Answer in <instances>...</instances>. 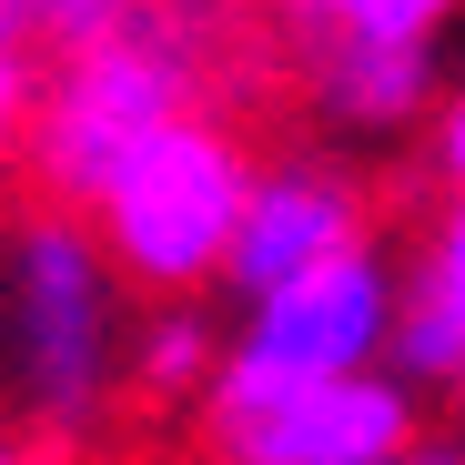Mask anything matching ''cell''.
I'll list each match as a JSON object with an SVG mask.
<instances>
[{"label":"cell","instance_id":"6da1fadb","mask_svg":"<svg viewBox=\"0 0 465 465\" xmlns=\"http://www.w3.org/2000/svg\"><path fill=\"white\" fill-rule=\"evenodd\" d=\"M183 112H203V31L163 0H132L112 31L61 51V71L31 102L21 152L61 213H92V193Z\"/></svg>","mask_w":465,"mask_h":465},{"label":"cell","instance_id":"7a4b0ae2","mask_svg":"<svg viewBox=\"0 0 465 465\" xmlns=\"http://www.w3.org/2000/svg\"><path fill=\"white\" fill-rule=\"evenodd\" d=\"M243 183H253V152L213 112H183L92 193V243L112 253L122 283L183 303V293L223 283V243L243 223Z\"/></svg>","mask_w":465,"mask_h":465},{"label":"cell","instance_id":"3957f363","mask_svg":"<svg viewBox=\"0 0 465 465\" xmlns=\"http://www.w3.org/2000/svg\"><path fill=\"white\" fill-rule=\"evenodd\" d=\"M11 334H21V384L51 435H92L122 374V273L92 243L82 213H31L11 232Z\"/></svg>","mask_w":465,"mask_h":465},{"label":"cell","instance_id":"277c9868","mask_svg":"<svg viewBox=\"0 0 465 465\" xmlns=\"http://www.w3.org/2000/svg\"><path fill=\"white\" fill-rule=\"evenodd\" d=\"M203 435L223 465H395L415 445V395L384 364L334 374V384H263V374L213 364Z\"/></svg>","mask_w":465,"mask_h":465},{"label":"cell","instance_id":"5b68a950","mask_svg":"<svg viewBox=\"0 0 465 465\" xmlns=\"http://www.w3.org/2000/svg\"><path fill=\"white\" fill-rule=\"evenodd\" d=\"M395 263H384L374 243L293 273L273 293L243 303V334L223 344L232 374H263V384H334V374H364L384 364V324H395Z\"/></svg>","mask_w":465,"mask_h":465},{"label":"cell","instance_id":"8992f818","mask_svg":"<svg viewBox=\"0 0 465 465\" xmlns=\"http://www.w3.org/2000/svg\"><path fill=\"white\" fill-rule=\"evenodd\" d=\"M354 243H374V223H364V193L334 163H253L243 223H232V243H223V283L253 303V293L314 273V263H334Z\"/></svg>","mask_w":465,"mask_h":465},{"label":"cell","instance_id":"52a82bcc","mask_svg":"<svg viewBox=\"0 0 465 465\" xmlns=\"http://www.w3.org/2000/svg\"><path fill=\"white\" fill-rule=\"evenodd\" d=\"M314 112L344 132H405L435 102V41H374V31H303Z\"/></svg>","mask_w":465,"mask_h":465},{"label":"cell","instance_id":"ba28073f","mask_svg":"<svg viewBox=\"0 0 465 465\" xmlns=\"http://www.w3.org/2000/svg\"><path fill=\"white\" fill-rule=\"evenodd\" d=\"M213 364H223L213 324L193 314V303H163V314L142 324V344H132V395H152V405H203Z\"/></svg>","mask_w":465,"mask_h":465},{"label":"cell","instance_id":"9c48e42d","mask_svg":"<svg viewBox=\"0 0 465 465\" xmlns=\"http://www.w3.org/2000/svg\"><path fill=\"white\" fill-rule=\"evenodd\" d=\"M303 31H374V41H435L455 0H283Z\"/></svg>","mask_w":465,"mask_h":465},{"label":"cell","instance_id":"30bf717a","mask_svg":"<svg viewBox=\"0 0 465 465\" xmlns=\"http://www.w3.org/2000/svg\"><path fill=\"white\" fill-rule=\"evenodd\" d=\"M31 31L11 21V0H0V163L21 152V132H31V102H41V71H31Z\"/></svg>","mask_w":465,"mask_h":465},{"label":"cell","instance_id":"8fae6325","mask_svg":"<svg viewBox=\"0 0 465 465\" xmlns=\"http://www.w3.org/2000/svg\"><path fill=\"white\" fill-rule=\"evenodd\" d=\"M122 11H132V0H11V21H21L31 41H51V51H71V41L112 31Z\"/></svg>","mask_w":465,"mask_h":465},{"label":"cell","instance_id":"7c38bea8","mask_svg":"<svg viewBox=\"0 0 465 465\" xmlns=\"http://www.w3.org/2000/svg\"><path fill=\"white\" fill-rule=\"evenodd\" d=\"M415 283H425L435 303H455V314H465V193L445 203V223H435V243H425V263H415Z\"/></svg>","mask_w":465,"mask_h":465},{"label":"cell","instance_id":"4fadbf2b","mask_svg":"<svg viewBox=\"0 0 465 465\" xmlns=\"http://www.w3.org/2000/svg\"><path fill=\"white\" fill-rule=\"evenodd\" d=\"M435 163H445V183L465 193V92L445 102V122H435Z\"/></svg>","mask_w":465,"mask_h":465},{"label":"cell","instance_id":"5bb4252c","mask_svg":"<svg viewBox=\"0 0 465 465\" xmlns=\"http://www.w3.org/2000/svg\"><path fill=\"white\" fill-rule=\"evenodd\" d=\"M395 465H465V435H445V445H425V435H415V445H405Z\"/></svg>","mask_w":465,"mask_h":465},{"label":"cell","instance_id":"9a60e30c","mask_svg":"<svg viewBox=\"0 0 465 465\" xmlns=\"http://www.w3.org/2000/svg\"><path fill=\"white\" fill-rule=\"evenodd\" d=\"M0 465H31V455H21V445H0Z\"/></svg>","mask_w":465,"mask_h":465}]
</instances>
